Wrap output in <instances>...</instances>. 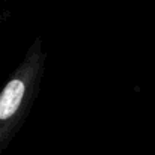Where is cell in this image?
<instances>
[{
	"label": "cell",
	"mask_w": 155,
	"mask_h": 155,
	"mask_svg": "<svg viewBox=\"0 0 155 155\" xmlns=\"http://www.w3.org/2000/svg\"><path fill=\"white\" fill-rule=\"evenodd\" d=\"M45 62L47 51L42 39L36 38L0 91V155L15 139L35 104Z\"/></svg>",
	"instance_id": "cell-1"
}]
</instances>
